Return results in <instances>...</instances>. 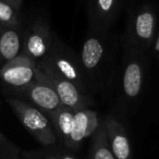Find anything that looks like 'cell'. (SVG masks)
Returning <instances> with one entry per match:
<instances>
[{"label": "cell", "mask_w": 159, "mask_h": 159, "mask_svg": "<svg viewBox=\"0 0 159 159\" xmlns=\"http://www.w3.org/2000/svg\"><path fill=\"white\" fill-rule=\"evenodd\" d=\"M0 25L13 27L20 26L19 12L3 0H0Z\"/></svg>", "instance_id": "obj_16"}, {"label": "cell", "mask_w": 159, "mask_h": 159, "mask_svg": "<svg viewBox=\"0 0 159 159\" xmlns=\"http://www.w3.org/2000/svg\"><path fill=\"white\" fill-rule=\"evenodd\" d=\"M16 94L20 96L16 98L30 102L44 112L47 117L51 112L57 110L60 106H62L59 96L51 87V85L37 75L31 84L27 85L25 89L16 92Z\"/></svg>", "instance_id": "obj_7"}, {"label": "cell", "mask_w": 159, "mask_h": 159, "mask_svg": "<svg viewBox=\"0 0 159 159\" xmlns=\"http://www.w3.org/2000/svg\"><path fill=\"white\" fill-rule=\"evenodd\" d=\"M102 124L116 159H132L130 141L124 126L112 116L107 117Z\"/></svg>", "instance_id": "obj_11"}, {"label": "cell", "mask_w": 159, "mask_h": 159, "mask_svg": "<svg viewBox=\"0 0 159 159\" xmlns=\"http://www.w3.org/2000/svg\"><path fill=\"white\" fill-rule=\"evenodd\" d=\"M152 50H154L155 53L159 55V34L154 39V43H152Z\"/></svg>", "instance_id": "obj_19"}, {"label": "cell", "mask_w": 159, "mask_h": 159, "mask_svg": "<svg viewBox=\"0 0 159 159\" xmlns=\"http://www.w3.org/2000/svg\"><path fill=\"white\" fill-rule=\"evenodd\" d=\"M3 1L7 2L8 5H10L16 11H18L19 13H20V10H21V8H22L23 0H3Z\"/></svg>", "instance_id": "obj_18"}, {"label": "cell", "mask_w": 159, "mask_h": 159, "mask_svg": "<svg viewBox=\"0 0 159 159\" xmlns=\"http://www.w3.org/2000/svg\"><path fill=\"white\" fill-rule=\"evenodd\" d=\"M42 159H60V158L57 156H47V157H44V158H42Z\"/></svg>", "instance_id": "obj_21"}, {"label": "cell", "mask_w": 159, "mask_h": 159, "mask_svg": "<svg viewBox=\"0 0 159 159\" xmlns=\"http://www.w3.org/2000/svg\"><path fill=\"white\" fill-rule=\"evenodd\" d=\"M38 62L46 66L58 75L74 83L86 93V74L83 71L82 64L75 57L73 51L59 38L53 37L49 52L44 59Z\"/></svg>", "instance_id": "obj_1"}, {"label": "cell", "mask_w": 159, "mask_h": 159, "mask_svg": "<svg viewBox=\"0 0 159 159\" xmlns=\"http://www.w3.org/2000/svg\"><path fill=\"white\" fill-rule=\"evenodd\" d=\"M156 13L150 6H142L132 14L126 32V47L129 51L145 53L155 39Z\"/></svg>", "instance_id": "obj_3"}, {"label": "cell", "mask_w": 159, "mask_h": 159, "mask_svg": "<svg viewBox=\"0 0 159 159\" xmlns=\"http://www.w3.org/2000/svg\"><path fill=\"white\" fill-rule=\"evenodd\" d=\"M53 34L44 19L35 20L22 34L21 53L38 62L46 57L53 42Z\"/></svg>", "instance_id": "obj_5"}, {"label": "cell", "mask_w": 159, "mask_h": 159, "mask_svg": "<svg viewBox=\"0 0 159 159\" xmlns=\"http://www.w3.org/2000/svg\"><path fill=\"white\" fill-rule=\"evenodd\" d=\"M99 126V118L96 111L89 107L75 110L72 132L66 146L70 148H77L84 139L93 136Z\"/></svg>", "instance_id": "obj_10"}, {"label": "cell", "mask_w": 159, "mask_h": 159, "mask_svg": "<svg viewBox=\"0 0 159 159\" xmlns=\"http://www.w3.org/2000/svg\"><path fill=\"white\" fill-rule=\"evenodd\" d=\"M59 158L60 159H76L74 156H72V155H69V154H62Z\"/></svg>", "instance_id": "obj_20"}, {"label": "cell", "mask_w": 159, "mask_h": 159, "mask_svg": "<svg viewBox=\"0 0 159 159\" xmlns=\"http://www.w3.org/2000/svg\"><path fill=\"white\" fill-rule=\"evenodd\" d=\"M120 0H89V12L91 27L105 32L115 21Z\"/></svg>", "instance_id": "obj_12"}, {"label": "cell", "mask_w": 159, "mask_h": 159, "mask_svg": "<svg viewBox=\"0 0 159 159\" xmlns=\"http://www.w3.org/2000/svg\"><path fill=\"white\" fill-rule=\"evenodd\" d=\"M21 149L0 131V159H20Z\"/></svg>", "instance_id": "obj_17"}, {"label": "cell", "mask_w": 159, "mask_h": 159, "mask_svg": "<svg viewBox=\"0 0 159 159\" xmlns=\"http://www.w3.org/2000/svg\"><path fill=\"white\" fill-rule=\"evenodd\" d=\"M106 53V42L102 31L92 29V33L85 38L81 51L80 62L85 74L91 75L97 71Z\"/></svg>", "instance_id": "obj_9"}, {"label": "cell", "mask_w": 159, "mask_h": 159, "mask_svg": "<svg viewBox=\"0 0 159 159\" xmlns=\"http://www.w3.org/2000/svg\"><path fill=\"white\" fill-rule=\"evenodd\" d=\"M91 158L92 159H116L115 155H113L112 150L110 148V145H109L106 130H105L102 123H100L99 129L93 135Z\"/></svg>", "instance_id": "obj_15"}, {"label": "cell", "mask_w": 159, "mask_h": 159, "mask_svg": "<svg viewBox=\"0 0 159 159\" xmlns=\"http://www.w3.org/2000/svg\"><path fill=\"white\" fill-rule=\"evenodd\" d=\"M36 69L37 62L21 53L0 66V80L16 93L35 80Z\"/></svg>", "instance_id": "obj_6"}, {"label": "cell", "mask_w": 159, "mask_h": 159, "mask_svg": "<svg viewBox=\"0 0 159 159\" xmlns=\"http://www.w3.org/2000/svg\"><path fill=\"white\" fill-rule=\"evenodd\" d=\"M36 75L42 77L43 80H45L51 85V87L55 89L57 95L59 96L62 106L68 107L75 111L79 109L86 108L91 104V99H89L87 93L83 92L74 83L58 75L57 73H55L39 62H37Z\"/></svg>", "instance_id": "obj_4"}, {"label": "cell", "mask_w": 159, "mask_h": 159, "mask_svg": "<svg viewBox=\"0 0 159 159\" xmlns=\"http://www.w3.org/2000/svg\"><path fill=\"white\" fill-rule=\"evenodd\" d=\"M144 53L128 50V58L122 71L121 89L124 98L130 102L137 99L143 89L145 76Z\"/></svg>", "instance_id": "obj_8"}, {"label": "cell", "mask_w": 159, "mask_h": 159, "mask_svg": "<svg viewBox=\"0 0 159 159\" xmlns=\"http://www.w3.org/2000/svg\"><path fill=\"white\" fill-rule=\"evenodd\" d=\"M57 139H60L64 144H68L74 120V110L68 107L60 106L56 111L48 116Z\"/></svg>", "instance_id": "obj_14"}, {"label": "cell", "mask_w": 159, "mask_h": 159, "mask_svg": "<svg viewBox=\"0 0 159 159\" xmlns=\"http://www.w3.org/2000/svg\"><path fill=\"white\" fill-rule=\"evenodd\" d=\"M19 27L0 25V66L21 55L22 33Z\"/></svg>", "instance_id": "obj_13"}, {"label": "cell", "mask_w": 159, "mask_h": 159, "mask_svg": "<svg viewBox=\"0 0 159 159\" xmlns=\"http://www.w3.org/2000/svg\"><path fill=\"white\" fill-rule=\"evenodd\" d=\"M14 115L26 131L42 145L51 146L57 142L49 118L30 102L16 97L7 98Z\"/></svg>", "instance_id": "obj_2"}]
</instances>
